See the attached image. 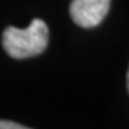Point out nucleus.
Listing matches in <instances>:
<instances>
[{
  "label": "nucleus",
  "instance_id": "nucleus-1",
  "mask_svg": "<svg viewBox=\"0 0 129 129\" xmlns=\"http://www.w3.org/2000/svg\"><path fill=\"white\" fill-rule=\"evenodd\" d=\"M49 42V29L40 19H33L26 29L6 27L2 43L6 53L14 59H26L45 52Z\"/></svg>",
  "mask_w": 129,
  "mask_h": 129
},
{
  "label": "nucleus",
  "instance_id": "nucleus-2",
  "mask_svg": "<svg viewBox=\"0 0 129 129\" xmlns=\"http://www.w3.org/2000/svg\"><path fill=\"white\" fill-rule=\"evenodd\" d=\"M111 0H73L70 3V16L80 27H95L109 12Z\"/></svg>",
  "mask_w": 129,
  "mask_h": 129
},
{
  "label": "nucleus",
  "instance_id": "nucleus-3",
  "mask_svg": "<svg viewBox=\"0 0 129 129\" xmlns=\"http://www.w3.org/2000/svg\"><path fill=\"white\" fill-rule=\"evenodd\" d=\"M26 128L27 126L12 122V120H0V129H26Z\"/></svg>",
  "mask_w": 129,
  "mask_h": 129
},
{
  "label": "nucleus",
  "instance_id": "nucleus-4",
  "mask_svg": "<svg viewBox=\"0 0 129 129\" xmlns=\"http://www.w3.org/2000/svg\"><path fill=\"white\" fill-rule=\"evenodd\" d=\"M126 86H128V92H129V69H128V73H126Z\"/></svg>",
  "mask_w": 129,
  "mask_h": 129
}]
</instances>
